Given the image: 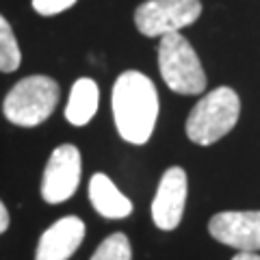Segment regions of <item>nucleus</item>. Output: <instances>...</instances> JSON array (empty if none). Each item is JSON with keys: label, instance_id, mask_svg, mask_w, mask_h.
I'll list each match as a JSON object with an SVG mask.
<instances>
[{"label": "nucleus", "instance_id": "1", "mask_svg": "<svg viewBox=\"0 0 260 260\" xmlns=\"http://www.w3.org/2000/svg\"><path fill=\"white\" fill-rule=\"evenodd\" d=\"M113 117L121 139L135 145L150 141L158 117V91L148 76L130 70L115 80Z\"/></svg>", "mask_w": 260, "mask_h": 260}, {"label": "nucleus", "instance_id": "2", "mask_svg": "<svg viewBox=\"0 0 260 260\" xmlns=\"http://www.w3.org/2000/svg\"><path fill=\"white\" fill-rule=\"evenodd\" d=\"M241 115L239 93L217 87L195 104L186 119V137L198 145H213L237 126Z\"/></svg>", "mask_w": 260, "mask_h": 260}, {"label": "nucleus", "instance_id": "3", "mask_svg": "<svg viewBox=\"0 0 260 260\" xmlns=\"http://www.w3.org/2000/svg\"><path fill=\"white\" fill-rule=\"evenodd\" d=\"M158 68L165 85L176 93L195 95L206 89V74L200 56L180 32H167L160 37Z\"/></svg>", "mask_w": 260, "mask_h": 260}, {"label": "nucleus", "instance_id": "4", "mask_svg": "<svg viewBox=\"0 0 260 260\" xmlns=\"http://www.w3.org/2000/svg\"><path fill=\"white\" fill-rule=\"evenodd\" d=\"M59 102V85L50 76H26L5 98L3 113L15 126L32 128L52 115Z\"/></svg>", "mask_w": 260, "mask_h": 260}, {"label": "nucleus", "instance_id": "5", "mask_svg": "<svg viewBox=\"0 0 260 260\" xmlns=\"http://www.w3.org/2000/svg\"><path fill=\"white\" fill-rule=\"evenodd\" d=\"M200 13V0H148L135 11V24L145 37H162L191 26Z\"/></svg>", "mask_w": 260, "mask_h": 260}, {"label": "nucleus", "instance_id": "6", "mask_svg": "<svg viewBox=\"0 0 260 260\" xmlns=\"http://www.w3.org/2000/svg\"><path fill=\"white\" fill-rule=\"evenodd\" d=\"M80 184V152L76 145H59L48 158L42 180V198L48 204H61Z\"/></svg>", "mask_w": 260, "mask_h": 260}, {"label": "nucleus", "instance_id": "7", "mask_svg": "<svg viewBox=\"0 0 260 260\" xmlns=\"http://www.w3.org/2000/svg\"><path fill=\"white\" fill-rule=\"evenodd\" d=\"M215 241L239 251L260 249V210H225L208 221Z\"/></svg>", "mask_w": 260, "mask_h": 260}, {"label": "nucleus", "instance_id": "8", "mask_svg": "<svg viewBox=\"0 0 260 260\" xmlns=\"http://www.w3.org/2000/svg\"><path fill=\"white\" fill-rule=\"evenodd\" d=\"M186 191H189V180L182 167H169L162 174L156 198L152 202V219L160 230H176L182 221Z\"/></svg>", "mask_w": 260, "mask_h": 260}, {"label": "nucleus", "instance_id": "9", "mask_svg": "<svg viewBox=\"0 0 260 260\" xmlns=\"http://www.w3.org/2000/svg\"><path fill=\"white\" fill-rule=\"evenodd\" d=\"M85 239V223L78 217H63L42 234L35 260H68Z\"/></svg>", "mask_w": 260, "mask_h": 260}, {"label": "nucleus", "instance_id": "10", "mask_svg": "<svg viewBox=\"0 0 260 260\" xmlns=\"http://www.w3.org/2000/svg\"><path fill=\"white\" fill-rule=\"evenodd\" d=\"M89 200L98 215L107 219H124L133 213V202L104 174H93V178L89 180Z\"/></svg>", "mask_w": 260, "mask_h": 260}, {"label": "nucleus", "instance_id": "11", "mask_svg": "<svg viewBox=\"0 0 260 260\" xmlns=\"http://www.w3.org/2000/svg\"><path fill=\"white\" fill-rule=\"evenodd\" d=\"M100 104V89L91 78H78L70 91V100L65 107V117L72 126H85L93 119Z\"/></svg>", "mask_w": 260, "mask_h": 260}, {"label": "nucleus", "instance_id": "12", "mask_svg": "<svg viewBox=\"0 0 260 260\" xmlns=\"http://www.w3.org/2000/svg\"><path fill=\"white\" fill-rule=\"evenodd\" d=\"M22 63V52L20 46L15 42L11 24L5 20V15H0V72H15Z\"/></svg>", "mask_w": 260, "mask_h": 260}, {"label": "nucleus", "instance_id": "13", "mask_svg": "<svg viewBox=\"0 0 260 260\" xmlns=\"http://www.w3.org/2000/svg\"><path fill=\"white\" fill-rule=\"evenodd\" d=\"M91 260H133V249L126 234L115 232L98 245Z\"/></svg>", "mask_w": 260, "mask_h": 260}, {"label": "nucleus", "instance_id": "14", "mask_svg": "<svg viewBox=\"0 0 260 260\" xmlns=\"http://www.w3.org/2000/svg\"><path fill=\"white\" fill-rule=\"evenodd\" d=\"M76 0H32V9L39 15H56L74 7Z\"/></svg>", "mask_w": 260, "mask_h": 260}, {"label": "nucleus", "instance_id": "15", "mask_svg": "<svg viewBox=\"0 0 260 260\" xmlns=\"http://www.w3.org/2000/svg\"><path fill=\"white\" fill-rule=\"evenodd\" d=\"M7 228H9V213H7V208H5L3 202H0V234H3Z\"/></svg>", "mask_w": 260, "mask_h": 260}, {"label": "nucleus", "instance_id": "16", "mask_svg": "<svg viewBox=\"0 0 260 260\" xmlns=\"http://www.w3.org/2000/svg\"><path fill=\"white\" fill-rule=\"evenodd\" d=\"M232 260H260V256L256 254V251H239Z\"/></svg>", "mask_w": 260, "mask_h": 260}]
</instances>
